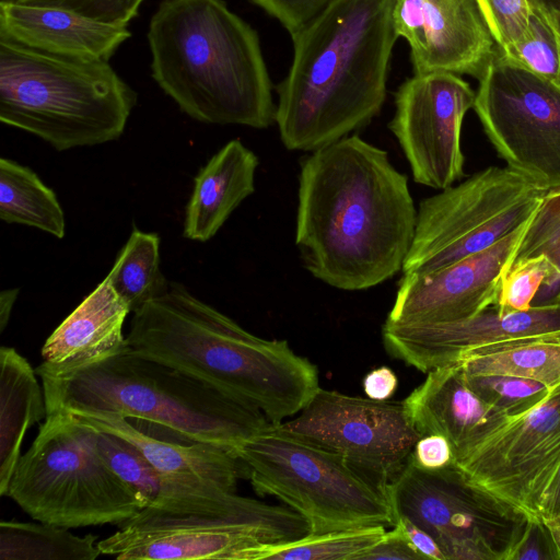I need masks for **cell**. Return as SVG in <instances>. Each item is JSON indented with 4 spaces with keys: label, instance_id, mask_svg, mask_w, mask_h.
<instances>
[{
    "label": "cell",
    "instance_id": "obj_12",
    "mask_svg": "<svg viewBox=\"0 0 560 560\" xmlns=\"http://www.w3.org/2000/svg\"><path fill=\"white\" fill-rule=\"evenodd\" d=\"M478 80L472 108L498 155L540 187H560V85L498 48Z\"/></svg>",
    "mask_w": 560,
    "mask_h": 560
},
{
    "label": "cell",
    "instance_id": "obj_38",
    "mask_svg": "<svg viewBox=\"0 0 560 560\" xmlns=\"http://www.w3.org/2000/svg\"><path fill=\"white\" fill-rule=\"evenodd\" d=\"M510 560H558L550 533L539 517H530Z\"/></svg>",
    "mask_w": 560,
    "mask_h": 560
},
{
    "label": "cell",
    "instance_id": "obj_33",
    "mask_svg": "<svg viewBox=\"0 0 560 560\" xmlns=\"http://www.w3.org/2000/svg\"><path fill=\"white\" fill-rule=\"evenodd\" d=\"M472 390L488 405L510 418L521 416L538 404L551 388L527 378L508 375H467Z\"/></svg>",
    "mask_w": 560,
    "mask_h": 560
},
{
    "label": "cell",
    "instance_id": "obj_9",
    "mask_svg": "<svg viewBox=\"0 0 560 560\" xmlns=\"http://www.w3.org/2000/svg\"><path fill=\"white\" fill-rule=\"evenodd\" d=\"M547 192L508 166H488L421 200L402 275H429L487 249L527 221Z\"/></svg>",
    "mask_w": 560,
    "mask_h": 560
},
{
    "label": "cell",
    "instance_id": "obj_25",
    "mask_svg": "<svg viewBox=\"0 0 560 560\" xmlns=\"http://www.w3.org/2000/svg\"><path fill=\"white\" fill-rule=\"evenodd\" d=\"M36 370L14 348H0V494L4 497L28 429L47 416Z\"/></svg>",
    "mask_w": 560,
    "mask_h": 560
},
{
    "label": "cell",
    "instance_id": "obj_15",
    "mask_svg": "<svg viewBox=\"0 0 560 560\" xmlns=\"http://www.w3.org/2000/svg\"><path fill=\"white\" fill-rule=\"evenodd\" d=\"M475 97L469 83L451 72L415 73L399 86L388 128L416 183L443 190L464 177L462 127Z\"/></svg>",
    "mask_w": 560,
    "mask_h": 560
},
{
    "label": "cell",
    "instance_id": "obj_26",
    "mask_svg": "<svg viewBox=\"0 0 560 560\" xmlns=\"http://www.w3.org/2000/svg\"><path fill=\"white\" fill-rule=\"evenodd\" d=\"M0 219L57 238L66 233L65 212L55 191L33 170L5 158L0 159Z\"/></svg>",
    "mask_w": 560,
    "mask_h": 560
},
{
    "label": "cell",
    "instance_id": "obj_5",
    "mask_svg": "<svg viewBox=\"0 0 560 560\" xmlns=\"http://www.w3.org/2000/svg\"><path fill=\"white\" fill-rule=\"evenodd\" d=\"M37 375L47 413L98 411L151 421L235 453L271 423L258 409L128 347L71 372Z\"/></svg>",
    "mask_w": 560,
    "mask_h": 560
},
{
    "label": "cell",
    "instance_id": "obj_3",
    "mask_svg": "<svg viewBox=\"0 0 560 560\" xmlns=\"http://www.w3.org/2000/svg\"><path fill=\"white\" fill-rule=\"evenodd\" d=\"M126 340L136 353L210 384L273 424L299 413L320 387L317 366L285 340L253 335L177 282L132 313Z\"/></svg>",
    "mask_w": 560,
    "mask_h": 560
},
{
    "label": "cell",
    "instance_id": "obj_21",
    "mask_svg": "<svg viewBox=\"0 0 560 560\" xmlns=\"http://www.w3.org/2000/svg\"><path fill=\"white\" fill-rule=\"evenodd\" d=\"M94 440L106 463L144 499L145 508L174 514L235 515L262 513L273 506L211 482L161 472L116 435L94 430Z\"/></svg>",
    "mask_w": 560,
    "mask_h": 560
},
{
    "label": "cell",
    "instance_id": "obj_19",
    "mask_svg": "<svg viewBox=\"0 0 560 560\" xmlns=\"http://www.w3.org/2000/svg\"><path fill=\"white\" fill-rule=\"evenodd\" d=\"M62 412L79 424L126 441L161 472L203 480L233 492L241 478L247 479L244 463L223 446L190 439L151 421L98 411Z\"/></svg>",
    "mask_w": 560,
    "mask_h": 560
},
{
    "label": "cell",
    "instance_id": "obj_22",
    "mask_svg": "<svg viewBox=\"0 0 560 560\" xmlns=\"http://www.w3.org/2000/svg\"><path fill=\"white\" fill-rule=\"evenodd\" d=\"M131 36L128 26L103 23L77 12L0 2V38L48 55L81 61H108Z\"/></svg>",
    "mask_w": 560,
    "mask_h": 560
},
{
    "label": "cell",
    "instance_id": "obj_6",
    "mask_svg": "<svg viewBox=\"0 0 560 560\" xmlns=\"http://www.w3.org/2000/svg\"><path fill=\"white\" fill-rule=\"evenodd\" d=\"M136 92L108 61H81L0 38V120L57 151L119 139Z\"/></svg>",
    "mask_w": 560,
    "mask_h": 560
},
{
    "label": "cell",
    "instance_id": "obj_10",
    "mask_svg": "<svg viewBox=\"0 0 560 560\" xmlns=\"http://www.w3.org/2000/svg\"><path fill=\"white\" fill-rule=\"evenodd\" d=\"M385 491L394 522L404 518L425 530L445 560H510L532 517L455 463L428 470L408 459Z\"/></svg>",
    "mask_w": 560,
    "mask_h": 560
},
{
    "label": "cell",
    "instance_id": "obj_37",
    "mask_svg": "<svg viewBox=\"0 0 560 560\" xmlns=\"http://www.w3.org/2000/svg\"><path fill=\"white\" fill-rule=\"evenodd\" d=\"M278 20L290 35L316 16L331 0H250Z\"/></svg>",
    "mask_w": 560,
    "mask_h": 560
},
{
    "label": "cell",
    "instance_id": "obj_45",
    "mask_svg": "<svg viewBox=\"0 0 560 560\" xmlns=\"http://www.w3.org/2000/svg\"><path fill=\"white\" fill-rule=\"evenodd\" d=\"M553 540L558 560H560V515L540 517Z\"/></svg>",
    "mask_w": 560,
    "mask_h": 560
},
{
    "label": "cell",
    "instance_id": "obj_35",
    "mask_svg": "<svg viewBox=\"0 0 560 560\" xmlns=\"http://www.w3.org/2000/svg\"><path fill=\"white\" fill-rule=\"evenodd\" d=\"M497 48L504 52L525 33L532 4L528 0H476Z\"/></svg>",
    "mask_w": 560,
    "mask_h": 560
},
{
    "label": "cell",
    "instance_id": "obj_28",
    "mask_svg": "<svg viewBox=\"0 0 560 560\" xmlns=\"http://www.w3.org/2000/svg\"><path fill=\"white\" fill-rule=\"evenodd\" d=\"M98 537L44 522H0L1 560H94Z\"/></svg>",
    "mask_w": 560,
    "mask_h": 560
},
{
    "label": "cell",
    "instance_id": "obj_40",
    "mask_svg": "<svg viewBox=\"0 0 560 560\" xmlns=\"http://www.w3.org/2000/svg\"><path fill=\"white\" fill-rule=\"evenodd\" d=\"M420 560L423 557L408 542L401 530L394 525L375 545L358 556L357 560Z\"/></svg>",
    "mask_w": 560,
    "mask_h": 560
},
{
    "label": "cell",
    "instance_id": "obj_34",
    "mask_svg": "<svg viewBox=\"0 0 560 560\" xmlns=\"http://www.w3.org/2000/svg\"><path fill=\"white\" fill-rule=\"evenodd\" d=\"M538 254L547 255L560 276V187L546 194L517 248L513 264Z\"/></svg>",
    "mask_w": 560,
    "mask_h": 560
},
{
    "label": "cell",
    "instance_id": "obj_4",
    "mask_svg": "<svg viewBox=\"0 0 560 560\" xmlns=\"http://www.w3.org/2000/svg\"><path fill=\"white\" fill-rule=\"evenodd\" d=\"M147 38L154 81L190 118L255 129L275 121L258 34L223 0H163Z\"/></svg>",
    "mask_w": 560,
    "mask_h": 560
},
{
    "label": "cell",
    "instance_id": "obj_7",
    "mask_svg": "<svg viewBox=\"0 0 560 560\" xmlns=\"http://www.w3.org/2000/svg\"><path fill=\"white\" fill-rule=\"evenodd\" d=\"M5 495L33 520L70 529L119 526L147 506L103 458L94 430L62 411L47 413Z\"/></svg>",
    "mask_w": 560,
    "mask_h": 560
},
{
    "label": "cell",
    "instance_id": "obj_46",
    "mask_svg": "<svg viewBox=\"0 0 560 560\" xmlns=\"http://www.w3.org/2000/svg\"><path fill=\"white\" fill-rule=\"evenodd\" d=\"M530 4L536 5L547 12L560 13V0H528Z\"/></svg>",
    "mask_w": 560,
    "mask_h": 560
},
{
    "label": "cell",
    "instance_id": "obj_42",
    "mask_svg": "<svg viewBox=\"0 0 560 560\" xmlns=\"http://www.w3.org/2000/svg\"><path fill=\"white\" fill-rule=\"evenodd\" d=\"M365 395L374 400H388L398 387V377L387 366H380L370 371L363 378Z\"/></svg>",
    "mask_w": 560,
    "mask_h": 560
},
{
    "label": "cell",
    "instance_id": "obj_36",
    "mask_svg": "<svg viewBox=\"0 0 560 560\" xmlns=\"http://www.w3.org/2000/svg\"><path fill=\"white\" fill-rule=\"evenodd\" d=\"M23 3L55 7L77 12L103 23L128 26L144 0H18Z\"/></svg>",
    "mask_w": 560,
    "mask_h": 560
},
{
    "label": "cell",
    "instance_id": "obj_27",
    "mask_svg": "<svg viewBox=\"0 0 560 560\" xmlns=\"http://www.w3.org/2000/svg\"><path fill=\"white\" fill-rule=\"evenodd\" d=\"M459 363L467 375H508L552 388L560 383V337L535 338L475 350Z\"/></svg>",
    "mask_w": 560,
    "mask_h": 560
},
{
    "label": "cell",
    "instance_id": "obj_11",
    "mask_svg": "<svg viewBox=\"0 0 560 560\" xmlns=\"http://www.w3.org/2000/svg\"><path fill=\"white\" fill-rule=\"evenodd\" d=\"M311 533L290 508L257 514H174L151 508L98 540L102 555L122 560H255L264 545L283 544Z\"/></svg>",
    "mask_w": 560,
    "mask_h": 560
},
{
    "label": "cell",
    "instance_id": "obj_17",
    "mask_svg": "<svg viewBox=\"0 0 560 560\" xmlns=\"http://www.w3.org/2000/svg\"><path fill=\"white\" fill-rule=\"evenodd\" d=\"M535 213L485 250L429 275H402L386 320L450 323L474 317L493 306L501 278L512 266Z\"/></svg>",
    "mask_w": 560,
    "mask_h": 560
},
{
    "label": "cell",
    "instance_id": "obj_31",
    "mask_svg": "<svg viewBox=\"0 0 560 560\" xmlns=\"http://www.w3.org/2000/svg\"><path fill=\"white\" fill-rule=\"evenodd\" d=\"M544 284L551 288L552 298L560 292V276L547 255L516 260L503 273L493 306L501 313L527 311Z\"/></svg>",
    "mask_w": 560,
    "mask_h": 560
},
{
    "label": "cell",
    "instance_id": "obj_18",
    "mask_svg": "<svg viewBox=\"0 0 560 560\" xmlns=\"http://www.w3.org/2000/svg\"><path fill=\"white\" fill-rule=\"evenodd\" d=\"M393 16L415 73L479 79L497 50L476 0H396Z\"/></svg>",
    "mask_w": 560,
    "mask_h": 560
},
{
    "label": "cell",
    "instance_id": "obj_32",
    "mask_svg": "<svg viewBox=\"0 0 560 560\" xmlns=\"http://www.w3.org/2000/svg\"><path fill=\"white\" fill-rule=\"evenodd\" d=\"M521 68L557 82L560 70V44L545 10L532 4L528 26L509 50L502 52Z\"/></svg>",
    "mask_w": 560,
    "mask_h": 560
},
{
    "label": "cell",
    "instance_id": "obj_43",
    "mask_svg": "<svg viewBox=\"0 0 560 560\" xmlns=\"http://www.w3.org/2000/svg\"><path fill=\"white\" fill-rule=\"evenodd\" d=\"M560 515V470L546 492L538 513V517Z\"/></svg>",
    "mask_w": 560,
    "mask_h": 560
},
{
    "label": "cell",
    "instance_id": "obj_1",
    "mask_svg": "<svg viewBox=\"0 0 560 560\" xmlns=\"http://www.w3.org/2000/svg\"><path fill=\"white\" fill-rule=\"evenodd\" d=\"M417 222L407 177L359 136L301 162L295 244L305 269L345 291L365 290L402 269Z\"/></svg>",
    "mask_w": 560,
    "mask_h": 560
},
{
    "label": "cell",
    "instance_id": "obj_24",
    "mask_svg": "<svg viewBox=\"0 0 560 560\" xmlns=\"http://www.w3.org/2000/svg\"><path fill=\"white\" fill-rule=\"evenodd\" d=\"M257 155L241 140L224 144L199 170L187 202L184 237L207 242L241 202L255 191Z\"/></svg>",
    "mask_w": 560,
    "mask_h": 560
},
{
    "label": "cell",
    "instance_id": "obj_13",
    "mask_svg": "<svg viewBox=\"0 0 560 560\" xmlns=\"http://www.w3.org/2000/svg\"><path fill=\"white\" fill-rule=\"evenodd\" d=\"M277 425L340 455L384 490L407 464L422 436L402 401L349 396L322 387L294 418Z\"/></svg>",
    "mask_w": 560,
    "mask_h": 560
},
{
    "label": "cell",
    "instance_id": "obj_16",
    "mask_svg": "<svg viewBox=\"0 0 560 560\" xmlns=\"http://www.w3.org/2000/svg\"><path fill=\"white\" fill-rule=\"evenodd\" d=\"M560 337V293L527 311L501 313L494 306L457 322L393 324L382 339L388 354L428 373L459 362L486 347L535 338Z\"/></svg>",
    "mask_w": 560,
    "mask_h": 560
},
{
    "label": "cell",
    "instance_id": "obj_2",
    "mask_svg": "<svg viewBox=\"0 0 560 560\" xmlns=\"http://www.w3.org/2000/svg\"><path fill=\"white\" fill-rule=\"evenodd\" d=\"M396 0H331L291 35L275 122L288 150L313 152L368 126L386 98Z\"/></svg>",
    "mask_w": 560,
    "mask_h": 560
},
{
    "label": "cell",
    "instance_id": "obj_29",
    "mask_svg": "<svg viewBox=\"0 0 560 560\" xmlns=\"http://www.w3.org/2000/svg\"><path fill=\"white\" fill-rule=\"evenodd\" d=\"M106 278L130 313L165 293L170 282L161 271L160 236L135 228Z\"/></svg>",
    "mask_w": 560,
    "mask_h": 560
},
{
    "label": "cell",
    "instance_id": "obj_44",
    "mask_svg": "<svg viewBox=\"0 0 560 560\" xmlns=\"http://www.w3.org/2000/svg\"><path fill=\"white\" fill-rule=\"evenodd\" d=\"M19 289H8L0 293V332L5 329L13 305L18 299Z\"/></svg>",
    "mask_w": 560,
    "mask_h": 560
},
{
    "label": "cell",
    "instance_id": "obj_47",
    "mask_svg": "<svg viewBox=\"0 0 560 560\" xmlns=\"http://www.w3.org/2000/svg\"><path fill=\"white\" fill-rule=\"evenodd\" d=\"M547 12V11H546ZM548 14V18L557 33V36H558V39H559V44H560V13L558 12H547ZM557 83L560 85V70H559V75H558V79H557Z\"/></svg>",
    "mask_w": 560,
    "mask_h": 560
},
{
    "label": "cell",
    "instance_id": "obj_20",
    "mask_svg": "<svg viewBox=\"0 0 560 560\" xmlns=\"http://www.w3.org/2000/svg\"><path fill=\"white\" fill-rule=\"evenodd\" d=\"M402 402L421 435L440 434L450 441L454 460L510 419L472 390L459 362L428 372Z\"/></svg>",
    "mask_w": 560,
    "mask_h": 560
},
{
    "label": "cell",
    "instance_id": "obj_30",
    "mask_svg": "<svg viewBox=\"0 0 560 560\" xmlns=\"http://www.w3.org/2000/svg\"><path fill=\"white\" fill-rule=\"evenodd\" d=\"M386 532V526L376 525L308 534L289 542L264 545L256 551L255 560H357Z\"/></svg>",
    "mask_w": 560,
    "mask_h": 560
},
{
    "label": "cell",
    "instance_id": "obj_14",
    "mask_svg": "<svg viewBox=\"0 0 560 560\" xmlns=\"http://www.w3.org/2000/svg\"><path fill=\"white\" fill-rule=\"evenodd\" d=\"M454 463L487 491L538 517L560 470V383L540 404L510 418Z\"/></svg>",
    "mask_w": 560,
    "mask_h": 560
},
{
    "label": "cell",
    "instance_id": "obj_39",
    "mask_svg": "<svg viewBox=\"0 0 560 560\" xmlns=\"http://www.w3.org/2000/svg\"><path fill=\"white\" fill-rule=\"evenodd\" d=\"M408 459L422 469L434 470L453 464L454 453L445 436L428 434L416 442Z\"/></svg>",
    "mask_w": 560,
    "mask_h": 560
},
{
    "label": "cell",
    "instance_id": "obj_41",
    "mask_svg": "<svg viewBox=\"0 0 560 560\" xmlns=\"http://www.w3.org/2000/svg\"><path fill=\"white\" fill-rule=\"evenodd\" d=\"M394 525L401 530L408 542L423 559L445 560L435 539L425 530L404 518L395 520Z\"/></svg>",
    "mask_w": 560,
    "mask_h": 560
},
{
    "label": "cell",
    "instance_id": "obj_8",
    "mask_svg": "<svg viewBox=\"0 0 560 560\" xmlns=\"http://www.w3.org/2000/svg\"><path fill=\"white\" fill-rule=\"evenodd\" d=\"M260 495H273L308 523L310 534L394 525L383 488L340 455L270 423L236 451Z\"/></svg>",
    "mask_w": 560,
    "mask_h": 560
},
{
    "label": "cell",
    "instance_id": "obj_23",
    "mask_svg": "<svg viewBox=\"0 0 560 560\" xmlns=\"http://www.w3.org/2000/svg\"><path fill=\"white\" fill-rule=\"evenodd\" d=\"M129 313L105 277L47 338L36 373L62 374L120 352Z\"/></svg>",
    "mask_w": 560,
    "mask_h": 560
}]
</instances>
